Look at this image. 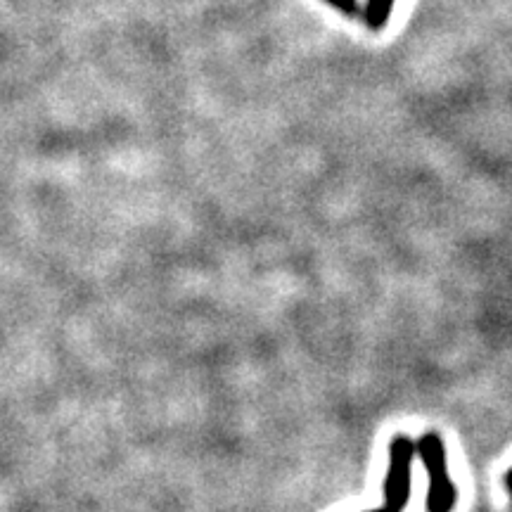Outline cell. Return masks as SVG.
<instances>
[{"label":"cell","instance_id":"obj_1","mask_svg":"<svg viewBox=\"0 0 512 512\" xmlns=\"http://www.w3.org/2000/svg\"><path fill=\"white\" fill-rule=\"evenodd\" d=\"M415 451L425 463L427 477H430V491H427V512H451L458 503V486L448 477L444 439L437 432H427Z\"/></svg>","mask_w":512,"mask_h":512},{"label":"cell","instance_id":"obj_2","mask_svg":"<svg viewBox=\"0 0 512 512\" xmlns=\"http://www.w3.org/2000/svg\"><path fill=\"white\" fill-rule=\"evenodd\" d=\"M415 441L408 434H396L389 446V470L384 479V508L368 512H403L411 501V467Z\"/></svg>","mask_w":512,"mask_h":512}]
</instances>
